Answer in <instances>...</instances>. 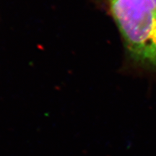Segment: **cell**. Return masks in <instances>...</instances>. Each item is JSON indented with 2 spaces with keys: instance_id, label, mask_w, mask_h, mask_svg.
<instances>
[{
  "instance_id": "1",
  "label": "cell",
  "mask_w": 156,
  "mask_h": 156,
  "mask_svg": "<svg viewBox=\"0 0 156 156\" xmlns=\"http://www.w3.org/2000/svg\"><path fill=\"white\" fill-rule=\"evenodd\" d=\"M111 12L135 61L156 67V5L153 0H109Z\"/></svg>"
},
{
  "instance_id": "2",
  "label": "cell",
  "mask_w": 156,
  "mask_h": 156,
  "mask_svg": "<svg viewBox=\"0 0 156 156\" xmlns=\"http://www.w3.org/2000/svg\"><path fill=\"white\" fill-rule=\"evenodd\" d=\"M153 1L154 2V3H155V5H156V0H153Z\"/></svg>"
}]
</instances>
